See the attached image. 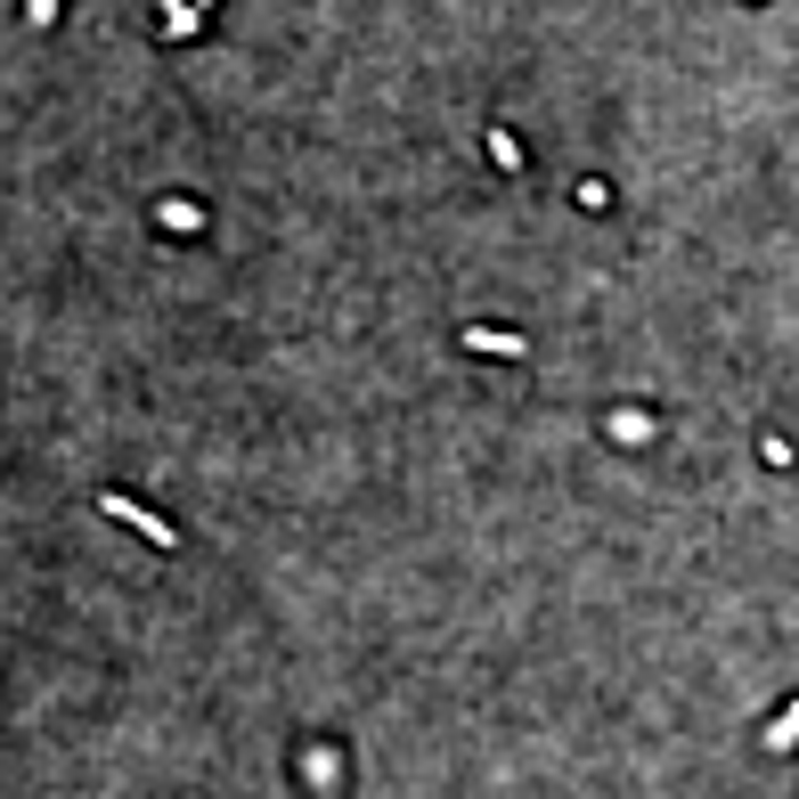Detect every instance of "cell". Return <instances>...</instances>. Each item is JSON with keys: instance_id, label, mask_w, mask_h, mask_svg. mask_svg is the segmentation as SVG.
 <instances>
[{"instance_id": "obj_3", "label": "cell", "mask_w": 799, "mask_h": 799, "mask_svg": "<svg viewBox=\"0 0 799 799\" xmlns=\"http://www.w3.org/2000/svg\"><path fill=\"white\" fill-rule=\"evenodd\" d=\"M473 351H507V360H522V334H490V327H466Z\"/></svg>"}, {"instance_id": "obj_4", "label": "cell", "mask_w": 799, "mask_h": 799, "mask_svg": "<svg viewBox=\"0 0 799 799\" xmlns=\"http://www.w3.org/2000/svg\"><path fill=\"white\" fill-rule=\"evenodd\" d=\"M791 743H799V710H784V718L767 726V750H791Z\"/></svg>"}, {"instance_id": "obj_1", "label": "cell", "mask_w": 799, "mask_h": 799, "mask_svg": "<svg viewBox=\"0 0 799 799\" xmlns=\"http://www.w3.org/2000/svg\"><path fill=\"white\" fill-rule=\"evenodd\" d=\"M98 507H107V514H122V522H139V531H147V539H156V546H180V531H172V522H163V514H147V507H139V498H122V490H107V498H98Z\"/></svg>"}, {"instance_id": "obj_5", "label": "cell", "mask_w": 799, "mask_h": 799, "mask_svg": "<svg viewBox=\"0 0 799 799\" xmlns=\"http://www.w3.org/2000/svg\"><path fill=\"white\" fill-rule=\"evenodd\" d=\"M57 17V0H25V25H50Z\"/></svg>"}, {"instance_id": "obj_2", "label": "cell", "mask_w": 799, "mask_h": 799, "mask_svg": "<svg viewBox=\"0 0 799 799\" xmlns=\"http://www.w3.org/2000/svg\"><path fill=\"white\" fill-rule=\"evenodd\" d=\"M204 9H213V0H172V17H163V33H172V41H188V33H196V17Z\"/></svg>"}]
</instances>
